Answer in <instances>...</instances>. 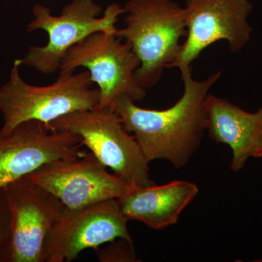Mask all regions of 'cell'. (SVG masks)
Returning <instances> with one entry per match:
<instances>
[{
	"label": "cell",
	"mask_w": 262,
	"mask_h": 262,
	"mask_svg": "<svg viewBox=\"0 0 262 262\" xmlns=\"http://www.w3.org/2000/svg\"><path fill=\"white\" fill-rule=\"evenodd\" d=\"M27 177L71 209L119 199L134 189L110 173L91 152L45 164Z\"/></svg>",
	"instance_id": "obj_11"
},
{
	"label": "cell",
	"mask_w": 262,
	"mask_h": 262,
	"mask_svg": "<svg viewBox=\"0 0 262 262\" xmlns=\"http://www.w3.org/2000/svg\"><path fill=\"white\" fill-rule=\"evenodd\" d=\"M127 222L117 199L76 209L66 207L48 232L42 262H70L84 249L117 238L132 241Z\"/></svg>",
	"instance_id": "obj_7"
},
{
	"label": "cell",
	"mask_w": 262,
	"mask_h": 262,
	"mask_svg": "<svg viewBox=\"0 0 262 262\" xmlns=\"http://www.w3.org/2000/svg\"><path fill=\"white\" fill-rule=\"evenodd\" d=\"M139 67L140 60L126 42L115 33L100 32L91 34L69 50L59 71L87 69L99 91L98 106L112 108L121 96L135 102L146 97V90L136 79Z\"/></svg>",
	"instance_id": "obj_6"
},
{
	"label": "cell",
	"mask_w": 262,
	"mask_h": 262,
	"mask_svg": "<svg viewBox=\"0 0 262 262\" xmlns=\"http://www.w3.org/2000/svg\"><path fill=\"white\" fill-rule=\"evenodd\" d=\"M20 59L15 60L10 79L0 88L1 130H10L22 122L39 121L48 125L56 119L77 111L92 110L99 104L100 93L87 70L59 71L53 83L36 86L20 75Z\"/></svg>",
	"instance_id": "obj_3"
},
{
	"label": "cell",
	"mask_w": 262,
	"mask_h": 262,
	"mask_svg": "<svg viewBox=\"0 0 262 262\" xmlns=\"http://www.w3.org/2000/svg\"><path fill=\"white\" fill-rule=\"evenodd\" d=\"M198 192L194 183L173 181L161 186L134 188L117 201L127 220L161 229L177 224L181 213Z\"/></svg>",
	"instance_id": "obj_13"
},
{
	"label": "cell",
	"mask_w": 262,
	"mask_h": 262,
	"mask_svg": "<svg viewBox=\"0 0 262 262\" xmlns=\"http://www.w3.org/2000/svg\"><path fill=\"white\" fill-rule=\"evenodd\" d=\"M105 248H95L99 261L132 262L136 261L135 250L133 241L117 238Z\"/></svg>",
	"instance_id": "obj_14"
},
{
	"label": "cell",
	"mask_w": 262,
	"mask_h": 262,
	"mask_svg": "<svg viewBox=\"0 0 262 262\" xmlns=\"http://www.w3.org/2000/svg\"><path fill=\"white\" fill-rule=\"evenodd\" d=\"M101 12L102 8L94 0H72L58 15L52 14L48 7L36 5L27 31H45L48 40L44 46H31L20 59L21 65L43 75L59 72L69 50L94 33H115L119 17L125 10L117 3H112L101 16Z\"/></svg>",
	"instance_id": "obj_4"
},
{
	"label": "cell",
	"mask_w": 262,
	"mask_h": 262,
	"mask_svg": "<svg viewBox=\"0 0 262 262\" xmlns=\"http://www.w3.org/2000/svg\"><path fill=\"white\" fill-rule=\"evenodd\" d=\"M184 94L171 107L164 110L139 107L127 96L114 102L112 110L132 133L148 163L165 160L176 168L189 163L206 130L205 103L210 89L220 80L218 72L205 80L193 78L191 66L179 67Z\"/></svg>",
	"instance_id": "obj_1"
},
{
	"label": "cell",
	"mask_w": 262,
	"mask_h": 262,
	"mask_svg": "<svg viewBox=\"0 0 262 262\" xmlns=\"http://www.w3.org/2000/svg\"><path fill=\"white\" fill-rule=\"evenodd\" d=\"M78 136L55 130L42 122H22L0 130V188L27 177L45 164L73 159L86 154Z\"/></svg>",
	"instance_id": "obj_9"
},
{
	"label": "cell",
	"mask_w": 262,
	"mask_h": 262,
	"mask_svg": "<svg viewBox=\"0 0 262 262\" xmlns=\"http://www.w3.org/2000/svg\"><path fill=\"white\" fill-rule=\"evenodd\" d=\"M3 189L10 213L8 262H42L48 232L66 206L27 176Z\"/></svg>",
	"instance_id": "obj_8"
},
{
	"label": "cell",
	"mask_w": 262,
	"mask_h": 262,
	"mask_svg": "<svg viewBox=\"0 0 262 262\" xmlns=\"http://www.w3.org/2000/svg\"><path fill=\"white\" fill-rule=\"evenodd\" d=\"M253 5L249 0H187V35L172 67L191 66L202 52L220 40L232 53L246 46L253 29L248 22Z\"/></svg>",
	"instance_id": "obj_10"
},
{
	"label": "cell",
	"mask_w": 262,
	"mask_h": 262,
	"mask_svg": "<svg viewBox=\"0 0 262 262\" xmlns=\"http://www.w3.org/2000/svg\"><path fill=\"white\" fill-rule=\"evenodd\" d=\"M206 130L213 141L232 150L231 168L237 172L252 158L262 139V106L248 113L225 98L208 94L205 103Z\"/></svg>",
	"instance_id": "obj_12"
},
{
	"label": "cell",
	"mask_w": 262,
	"mask_h": 262,
	"mask_svg": "<svg viewBox=\"0 0 262 262\" xmlns=\"http://www.w3.org/2000/svg\"><path fill=\"white\" fill-rule=\"evenodd\" d=\"M10 241V213L6 196L0 188V262H8Z\"/></svg>",
	"instance_id": "obj_15"
},
{
	"label": "cell",
	"mask_w": 262,
	"mask_h": 262,
	"mask_svg": "<svg viewBox=\"0 0 262 262\" xmlns=\"http://www.w3.org/2000/svg\"><path fill=\"white\" fill-rule=\"evenodd\" d=\"M125 26L115 34L126 42L140 60L136 79L145 90L171 68L187 35L185 10L173 0H129L124 6Z\"/></svg>",
	"instance_id": "obj_2"
},
{
	"label": "cell",
	"mask_w": 262,
	"mask_h": 262,
	"mask_svg": "<svg viewBox=\"0 0 262 262\" xmlns=\"http://www.w3.org/2000/svg\"><path fill=\"white\" fill-rule=\"evenodd\" d=\"M48 127L78 136L84 146L106 168L134 188L155 185L150 178L149 163L134 135L125 128L118 115L108 107L68 114Z\"/></svg>",
	"instance_id": "obj_5"
},
{
	"label": "cell",
	"mask_w": 262,
	"mask_h": 262,
	"mask_svg": "<svg viewBox=\"0 0 262 262\" xmlns=\"http://www.w3.org/2000/svg\"><path fill=\"white\" fill-rule=\"evenodd\" d=\"M253 158H262V139L261 142L258 144V147L256 148V151L253 155Z\"/></svg>",
	"instance_id": "obj_16"
}]
</instances>
